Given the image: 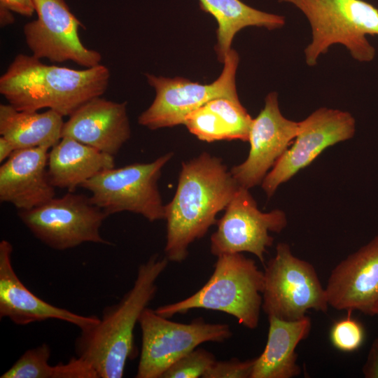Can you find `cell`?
<instances>
[{
  "label": "cell",
  "instance_id": "1",
  "mask_svg": "<svg viewBox=\"0 0 378 378\" xmlns=\"http://www.w3.org/2000/svg\"><path fill=\"white\" fill-rule=\"evenodd\" d=\"M239 186L222 160L203 152L182 162L173 199L164 205L167 221L165 257L181 262L188 248L217 223Z\"/></svg>",
  "mask_w": 378,
  "mask_h": 378
},
{
  "label": "cell",
  "instance_id": "7",
  "mask_svg": "<svg viewBox=\"0 0 378 378\" xmlns=\"http://www.w3.org/2000/svg\"><path fill=\"white\" fill-rule=\"evenodd\" d=\"M325 288L314 267L295 256L286 243H279L276 254L264 270L262 309L267 316L295 321L309 309L326 313Z\"/></svg>",
  "mask_w": 378,
  "mask_h": 378
},
{
  "label": "cell",
  "instance_id": "18",
  "mask_svg": "<svg viewBox=\"0 0 378 378\" xmlns=\"http://www.w3.org/2000/svg\"><path fill=\"white\" fill-rule=\"evenodd\" d=\"M50 148L15 150L0 167V200L18 210L38 206L55 196L48 174Z\"/></svg>",
  "mask_w": 378,
  "mask_h": 378
},
{
  "label": "cell",
  "instance_id": "31",
  "mask_svg": "<svg viewBox=\"0 0 378 378\" xmlns=\"http://www.w3.org/2000/svg\"><path fill=\"white\" fill-rule=\"evenodd\" d=\"M10 12L7 8L0 7V22L1 27L10 24L14 22V18Z\"/></svg>",
  "mask_w": 378,
  "mask_h": 378
},
{
  "label": "cell",
  "instance_id": "22",
  "mask_svg": "<svg viewBox=\"0 0 378 378\" xmlns=\"http://www.w3.org/2000/svg\"><path fill=\"white\" fill-rule=\"evenodd\" d=\"M201 9L211 15L218 24L215 50L223 62L230 52L234 36L247 27H264L269 30L281 28L283 15L266 13L251 7L240 0H199Z\"/></svg>",
  "mask_w": 378,
  "mask_h": 378
},
{
  "label": "cell",
  "instance_id": "16",
  "mask_svg": "<svg viewBox=\"0 0 378 378\" xmlns=\"http://www.w3.org/2000/svg\"><path fill=\"white\" fill-rule=\"evenodd\" d=\"M13 246L0 242V318H8L16 325L57 319L71 323L80 330L96 325L99 318L80 315L56 307L35 295L18 276L13 264Z\"/></svg>",
  "mask_w": 378,
  "mask_h": 378
},
{
  "label": "cell",
  "instance_id": "30",
  "mask_svg": "<svg viewBox=\"0 0 378 378\" xmlns=\"http://www.w3.org/2000/svg\"><path fill=\"white\" fill-rule=\"evenodd\" d=\"M15 150L13 144L4 136L0 137V162H3Z\"/></svg>",
  "mask_w": 378,
  "mask_h": 378
},
{
  "label": "cell",
  "instance_id": "28",
  "mask_svg": "<svg viewBox=\"0 0 378 378\" xmlns=\"http://www.w3.org/2000/svg\"><path fill=\"white\" fill-rule=\"evenodd\" d=\"M0 7L27 17L35 12L33 0H0Z\"/></svg>",
  "mask_w": 378,
  "mask_h": 378
},
{
  "label": "cell",
  "instance_id": "20",
  "mask_svg": "<svg viewBox=\"0 0 378 378\" xmlns=\"http://www.w3.org/2000/svg\"><path fill=\"white\" fill-rule=\"evenodd\" d=\"M114 167V156L67 136L62 137L48 153L50 181L55 188L68 192H74L100 172Z\"/></svg>",
  "mask_w": 378,
  "mask_h": 378
},
{
  "label": "cell",
  "instance_id": "24",
  "mask_svg": "<svg viewBox=\"0 0 378 378\" xmlns=\"http://www.w3.org/2000/svg\"><path fill=\"white\" fill-rule=\"evenodd\" d=\"M183 125L198 139L206 142L230 140L222 115L208 102L188 113Z\"/></svg>",
  "mask_w": 378,
  "mask_h": 378
},
{
  "label": "cell",
  "instance_id": "19",
  "mask_svg": "<svg viewBox=\"0 0 378 378\" xmlns=\"http://www.w3.org/2000/svg\"><path fill=\"white\" fill-rule=\"evenodd\" d=\"M267 340L262 354L255 358L251 378H293L301 374L295 351L312 329L307 315L298 320L286 321L268 316Z\"/></svg>",
  "mask_w": 378,
  "mask_h": 378
},
{
  "label": "cell",
  "instance_id": "13",
  "mask_svg": "<svg viewBox=\"0 0 378 378\" xmlns=\"http://www.w3.org/2000/svg\"><path fill=\"white\" fill-rule=\"evenodd\" d=\"M37 18L24 24L26 43L34 57L52 62L71 61L85 68L100 64L101 54L81 42V22L64 0H33Z\"/></svg>",
  "mask_w": 378,
  "mask_h": 378
},
{
  "label": "cell",
  "instance_id": "14",
  "mask_svg": "<svg viewBox=\"0 0 378 378\" xmlns=\"http://www.w3.org/2000/svg\"><path fill=\"white\" fill-rule=\"evenodd\" d=\"M298 130L299 122L287 119L281 113L278 94L270 92L263 108L253 119L247 158L230 169L239 186L249 190L262 183L267 172L295 139Z\"/></svg>",
  "mask_w": 378,
  "mask_h": 378
},
{
  "label": "cell",
  "instance_id": "23",
  "mask_svg": "<svg viewBox=\"0 0 378 378\" xmlns=\"http://www.w3.org/2000/svg\"><path fill=\"white\" fill-rule=\"evenodd\" d=\"M50 348L44 343L27 350L1 378H99L93 368L76 356L67 363H49Z\"/></svg>",
  "mask_w": 378,
  "mask_h": 378
},
{
  "label": "cell",
  "instance_id": "17",
  "mask_svg": "<svg viewBox=\"0 0 378 378\" xmlns=\"http://www.w3.org/2000/svg\"><path fill=\"white\" fill-rule=\"evenodd\" d=\"M101 97L85 102L69 116L62 137L72 138L114 156L131 135L127 102Z\"/></svg>",
  "mask_w": 378,
  "mask_h": 378
},
{
  "label": "cell",
  "instance_id": "3",
  "mask_svg": "<svg viewBox=\"0 0 378 378\" xmlns=\"http://www.w3.org/2000/svg\"><path fill=\"white\" fill-rule=\"evenodd\" d=\"M169 260L158 254L141 264L132 287L120 300L105 307L98 323L80 330L75 341L76 356L89 363L99 378H121L126 363L135 355L134 330L155 298L157 280Z\"/></svg>",
  "mask_w": 378,
  "mask_h": 378
},
{
  "label": "cell",
  "instance_id": "26",
  "mask_svg": "<svg viewBox=\"0 0 378 378\" xmlns=\"http://www.w3.org/2000/svg\"><path fill=\"white\" fill-rule=\"evenodd\" d=\"M335 321L330 331V340L335 348L343 352H353L363 344L365 331L360 322L351 316Z\"/></svg>",
  "mask_w": 378,
  "mask_h": 378
},
{
  "label": "cell",
  "instance_id": "15",
  "mask_svg": "<svg viewBox=\"0 0 378 378\" xmlns=\"http://www.w3.org/2000/svg\"><path fill=\"white\" fill-rule=\"evenodd\" d=\"M325 290L335 309L378 314V235L335 266Z\"/></svg>",
  "mask_w": 378,
  "mask_h": 378
},
{
  "label": "cell",
  "instance_id": "25",
  "mask_svg": "<svg viewBox=\"0 0 378 378\" xmlns=\"http://www.w3.org/2000/svg\"><path fill=\"white\" fill-rule=\"evenodd\" d=\"M216 360L211 352L202 348L195 349L174 363L162 378L202 377Z\"/></svg>",
  "mask_w": 378,
  "mask_h": 378
},
{
  "label": "cell",
  "instance_id": "5",
  "mask_svg": "<svg viewBox=\"0 0 378 378\" xmlns=\"http://www.w3.org/2000/svg\"><path fill=\"white\" fill-rule=\"evenodd\" d=\"M298 8L308 20L312 41L304 49L305 62L314 66L334 44L346 47L359 62H370L375 48L367 35H378V9L363 0H278Z\"/></svg>",
  "mask_w": 378,
  "mask_h": 378
},
{
  "label": "cell",
  "instance_id": "9",
  "mask_svg": "<svg viewBox=\"0 0 378 378\" xmlns=\"http://www.w3.org/2000/svg\"><path fill=\"white\" fill-rule=\"evenodd\" d=\"M74 192L53 197L30 209L19 210L18 216L36 238L55 250L87 242L110 245L100 232L108 215L90 197Z\"/></svg>",
  "mask_w": 378,
  "mask_h": 378
},
{
  "label": "cell",
  "instance_id": "12",
  "mask_svg": "<svg viewBox=\"0 0 378 378\" xmlns=\"http://www.w3.org/2000/svg\"><path fill=\"white\" fill-rule=\"evenodd\" d=\"M356 131L353 115L338 109L322 107L299 122L295 141L278 159L262 182L268 197L277 188L308 166L326 148L352 138Z\"/></svg>",
  "mask_w": 378,
  "mask_h": 378
},
{
  "label": "cell",
  "instance_id": "8",
  "mask_svg": "<svg viewBox=\"0 0 378 378\" xmlns=\"http://www.w3.org/2000/svg\"><path fill=\"white\" fill-rule=\"evenodd\" d=\"M141 350L136 377L162 378L177 360L208 342H223L232 335L227 323L202 318L190 323L174 322L147 307L140 316Z\"/></svg>",
  "mask_w": 378,
  "mask_h": 378
},
{
  "label": "cell",
  "instance_id": "4",
  "mask_svg": "<svg viewBox=\"0 0 378 378\" xmlns=\"http://www.w3.org/2000/svg\"><path fill=\"white\" fill-rule=\"evenodd\" d=\"M263 290L264 272L254 260L241 253L224 254L217 257L212 275L200 290L181 301L160 306L155 312L169 318L194 309L219 311L253 330L259 323Z\"/></svg>",
  "mask_w": 378,
  "mask_h": 378
},
{
  "label": "cell",
  "instance_id": "32",
  "mask_svg": "<svg viewBox=\"0 0 378 378\" xmlns=\"http://www.w3.org/2000/svg\"><path fill=\"white\" fill-rule=\"evenodd\" d=\"M377 316H378V314H377Z\"/></svg>",
  "mask_w": 378,
  "mask_h": 378
},
{
  "label": "cell",
  "instance_id": "6",
  "mask_svg": "<svg viewBox=\"0 0 378 378\" xmlns=\"http://www.w3.org/2000/svg\"><path fill=\"white\" fill-rule=\"evenodd\" d=\"M173 157L167 153L148 163H134L103 170L80 187L88 190L92 202L108 216L129 211L153 222L164 219L158 181L164 166Z\"/></svg>",
  "mask_w": 378,
  "mask_h": 378
},
{
  "label": "cell",
  "instance_id": "11",
  "mask_svg": "<svg viewBox=\"0 0 378 378\" xmlns=\"http://www.w3.org/2000/svg\"><path fill=\"white\" fill-rule=\"evenodd\" d=\"M225 210L211 237V254L248 252L265 265L267 248L274 241L270 232L279 233L286 227V214L279 209L262 212L248 189L241 186Z\"/></svg>",
  "mask_w": 378,
  "mask_h": 378
},
{
  "label": "cell",
  "instance_id": "10",
  "mask_svg": "<svg viewBox=\"0 0 378 378\" xmlns=\"http://www.w3.org/2000/svg\"><path fill=\"white\" fill-rule=\"evenodd\" d=\"M239 62L238 53L231 49L225 58L220 75L210 84L147 74V81L155 89V97L138 117L139 124L152 130L174 127L183 125L188 113L214 99L239 101L235 82Z\"/></svg>",
  "mask_w": 378,
  "mask_h": 378
},
{
  "label": "cell",
  "instance_id": "2",
  "mask_svg": "<svg viewBox=\"0 0 378 378\" xmlns=\"http://www.w3.org/2000/svg\"><path fill=\"white\" fill-rule=\"evenodd\" d=\"M110 71L103 64L85 69L48 65L20 53L0 77V93L18 111L48 108L69 116L107 90Z\"/></svg>",
  "mask_w": 378,
  "mask_h": 378
},
{
  "label": "cell",
  "instance_id": "27",
  "mask_svg": "<svg viewBox=\"0 0 378 378\" xmlns=\"http://www.w3.org/2000/svg\"><path fill=\"white\" fill-rule=\"evenodd\" d=\"M254 361L255 358L245 361L237 358L216 360L202 378H251Z\"/></svg>",
  "mask_w": 378,
  "mask_h": 378
},
{
  "label": "cell",
  "instance_id": "21",
  "mask_svg": "<svg viewBox=\"0 0 378 378\" xmlns=\"http://www.w3.org/2000/svg\"><path fill=\"white\" fill-rule=\"evenodd\" d=\"M64 123L63 116L51 109L41 113L22 111L9 104H0V134L15 150L51 148L62 139Z\"/></svg>",
  "mask_w": 378,
  "mask_h": 378
},
{
  "label": "cell",
  "instance_id": "29",
  "mask_svg": "<svg viewBox=\"0 0 378 378\" xmlns=\"http://www.w3.org/2000/svg\"><path fill=\"white\" fill-rule=\"evenodd\" d=\"M363 373L366 378H378V337L372 342Z\"/></svg>",
  "mask_w": 378,
  "mask_h": 378
}]
</instances>
